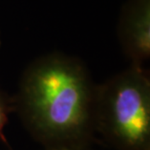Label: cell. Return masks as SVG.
Returning <instances> with one entry per match:
<instances>
[{
  "label": "cell",
  "mask_w": 150,
  "mask_h": 150,
  "mask_svg": "<svg viewBox=\"0 0 150 150\" xmlns=\"http://www.w3.org/2000/svg\"><path fill=\"white\" fill-rule=\"evenodd\" d=\"M96 93L80 59L51 53L34 59L21 77L14 111L46 150L90 147L96 132Z\"/></svg>",
  "instance_id": "cell-1"
},
{
  "label": "cell",
  "mask_w": 150,
  "mask_h": 150,
  "mask_svg": "<svg viewBox=\"0 0 150 150\" xmlns=\"http://www.w3.org/2000/svg\"><path fill=\"white\" fill-rule=\"evenodd\" d=\"M96 132L117 150H150V78L131 65L96 93Z\"/></svg>",
  "instance_id": "cell-2"
},
{
  "label": "cell",
  "mask_w": 150,
  "mask_h": 150,
  "mask_svg": "<svg viewBox=\"0 0 150 150\" xmlns=\"http://www.w3.org/2000/svg\"><path fill=\"white\" fill-rule=\"evenodd\" d=\"M117 33L131 65L142 67L150 57V0H127L120 14Z\"/></svg>",
  "instance_id": "cell-3"
},
{
  "label": "cell",
  "mask_w": 150,
  "mask_h": 150,
  "mask_svg": "<svg viewBox=\"0 0 150 150\" xmlns=\"http://www.w3.org/2000/svg\"><path fill=\"white\" fill-rule=\"evenodd\" d=\"M14 111V103L13 98L2 91L0 88V139L5 142V137L3 136V130H4L6 124L8 123L9 115Z\"/></svg>",
  "instance_id": "cell-4"
},
{
  "label": "cell",
  "mask_w": 150,
  "mask_h": 150,
  "mask_svg": "<svg viewBox=\"0 0 150 150\" xmlns=\"http://www.w3.org/2000/svg\"><path fill=\"white\" fill-rule=\"evenodd\" d=\"M58 150H91L90 147H82V148H68V149H58Z\"/></svg>",
  "instance_id": "cell-5"
},
{
  "label": "cell",
  "mask_w": 150,
  "mask_h": 150,
  "mask_svg": "<svg viewBox=\"0 0 150 150\" xmlns=\"http://www.w3.org/2000/svg\"><path fill=\"white\" fill-rule=\"evenodd\" d=\"M0 48H1V38H0Z\"/></svg>",
  "instance_id": "cell-6"
}]
</instances>
